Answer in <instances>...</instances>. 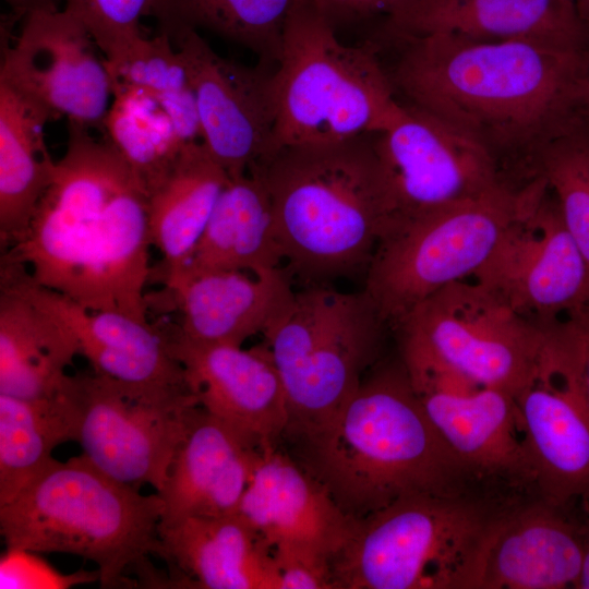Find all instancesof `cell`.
<instances>
[{
    "instance_id": "cell-1",
    "label": "cell",
    "mask_w": 589,
    "mask_h": 589,
    "mask_svg": "<svg viewBox=\"0 0 589 589\" xmlns=\"http://www.w3.org/2000/svg\"><path fill=\"white\" fill-rule=\"evenodd\" d=\"M68 121L65 151L24 232L1 262L95 312L148 321V193L101 134Z\"/></svg>"
},
{
    "instance_id": "cell-2",
    "label": "cell",
    "mask_w": 589,
    "mask_h": 589,
    "mask_svg": "<svg viewBox=\"0 0 589 589\" xmlns=\"http://www.w3.org/2000/svg\"><path fill=\"white\" fill-rule=\"evenodd\" d=\"M381 41L399 48L387 70L395 92L525 175L536 149L578 111L589 49L534 39L430 34Z\"/></svg>"
},
{
    "instance_id": "cell-3",
    "label": "cell",
    "mask_w": 589,
    "mask_h": 589,
    "mask_svg": "<svg viewBox=\"0 0 589 589\" xmlns=\"http://www.w3.org/2000/svg\"><path fill=\"white\" fill-rule=\"evenodd\" d=\"M292 444L356 520L411 495H478L480 481L429 419L401 359L376 363L327 426Z\"/></svg>"
},
{
    "instance_id": "cell-4",
    "label": "cell",
    "mask_w": 589,
    "mask_h": 589,
    "mask_svg": "<svg viewBox=\"0 0 589 589\" xmlns=\"http://www.w3.org/2000/svg\"><path fill=\"white\" fill-rule=\"evenodd\" d=\"M373 136L280 147L255 168L269 192L289 279L313 286L365 274L389 228Z\"/></svg>"
},
{
    "instance_id": "cell-5",
    "label": "cell",
    "mask_w": 589,
    "mask_h": 589,
    "mask_svg": "<svg viewBox=\"0 0 589 589\" xmlns=\"http://www.w3.org/2000/svg\"><path fill=\"white\" fill-rule=\"evenodd\" d=\"M164 501L108 476L83 454L52 459L10 502L0 505L7 549L68 553L96 564L103 588L131 587L127 570L152 584L161 557Z\"/></svg>"
},
{
    "instance_id": "cell-6",
    "label": "cell",
    "mask_w": 589,
    "mask_h": 589,
    "mask_svg": "<svg viewBox=\"0 0 589 589\" xmlns=\"http://www.w3.org/2000/svg\"><path fill=\"white\" fill-rule=\"evenodd\" d=\"M277 149L384 131L402 104L376 46H350L306 0L290 16L273 71Z\"/></svg>"
},
{
    "instance_id": "cell-7",
    "label": "cell",
    "mask_w": 589,
    "mask_h": 589,
    "mask_svg": "<svg viewBox=\"0 0 589 589\" xmlns=\"http://www.w3.org/2000/svg\"><path fill=\"white\" fill-rule=\"evenodd\" d=\"M388 328L363 290L313 285L293 292L263 333L287 398L284 438H308L333 421L377 363Z\"/></svg>"
},
{
    "instance_id": "cell-8",
    "label": "cell",
    "mask_w": 589,
    "mask_h": 589,
    "mask_svg": "<svg viewBox=\"0 0 589 589\" xmlns=\"http://www.w3.org/2000/svg\"><path fill=\"white\" fill-rule=\"evenodd\" d=\"M504 508L479 495L418 494L359 520L332 561L337 589H466L493 518Z\"/></svg>"
},
{
    "instance_id": "cell-9",
    "label": "cell",
    "mask_w": 589,
    "mask_h": 589,
    "mask_svg": "<svg viewBox=\"0 0 589 589\" xmlns=\"http://www.w3.org/2000/svg\"><path fill=\"white\" fill-rule=\"evenodd\" d=\"M520 192L521 183L508 180L418 217L380 242L363 291L390 329L431 294L473 276L515 214Z\"/></svg>"
},
{
    "instance_id": "cell-10",
    "label": "cell",
    "mask_w": 589,
    "mask_h": 589,
    "mask_svg": "<svg viewBox=\"0 0 589 589\" xmlns=\"http://www.w3.org/2000/svg\"><path fill=\"white\" fill-rule=\"evenodd\" d=\"M61 388L77 416L76 442L97 468L139 489L165 486L189 410L191 392L145 388L93 373L67 375Z\"/></svg>"
},
{
    "instance_id": "cell-11",
    "label": "cell",
    "mask_w": 589,
    "mask_h": 589,
    "mask_svg": "<svg viewBox=\"0 0 589 589\" xmlns=\"http://www.w3.org/2000/svg\"><path fill=\"white\" fill-rule=\"evenodd\" d=\"M470 278L541 324L589 306V266L541 176L521 182L515 214Z\"/></svg>"
},
{
    "instance_id": "cell-12",
    "label": "cell",
    "mask_w": 589,
    "mask_h": 589,
    "mask_svg": "<svg viewBox=\"0 0 589 589\" xmlns=\"http://www.w3.org/2000/svg\"><path fill=\"white\" fill-rule=\"evenodd\" d=\"M548 324L531 321L471 278L420 302L395 329L480 386L515 396L529 380Z\"/></svg>"
},
{
    "instance_id": "cell-13",
    "label": "cell",
    "mask_w": 589,
    "mask_h": 589,
    "mask_svg": "<svg viewBox=\"0 0 589 589\" xmlns=\"http://www.w3.org/2000/svg\"><path fill=\"white\" fill-rule=\"evenodd\" d=\"M514 397L538 498L561 509L589 497V408L573 317L548 324L536 366Z\"/></svg>"
},
{
    "instance_id": "cell-14",
    "label": "cell",
    "mask_w": 589,
    "mask_h": 589,
    "mask_svg": "<svg viewBox=\"0 0 589 589\" xmlns=\"http://www.w3.org/2000/svg\"><path fill=\"white\" fill-rule=\"evenodd\" d=\"M373 144L389 207L386 236L510 180L485 147L410 104H402L394 122L374 134Z\"/></svg>"
},
{
    "instance_id": "cell-15",
    "label": "cell",
    "mask_w": 589,
    "mask_h": 589,
    "mask_svg": "<svg viewBox=\"0 0 589 589\" xmlns=\"http://www.w3.org/2000/svg\"><path fill=\"white\" fill-rule=\"evenodd\" d=\"M84 25L65 9L22 19L0 67L3 83L53 117L103 132L112 100V81L104 57ZM98 49V48H97Z\"/></svg>"
},
{
    "instance_id": "cell-16",
    "label": "cell",
    "mask_w": 589,
    "mask_h": 589,
    "mask_svg": "<svg viewBox=\"0 0 589 589\" xmlns=\"http://www.w3.org/2000/svg\"><path fill=\"white\" fill-rule=\"evenodd\" d=\"M192 85L201 140L212 157L237 178L277 151L273 72L218 55L197 31L173 41Z\"/></svg>"
},
{
    "instance_id": "cell-17",
    "label": "cell",
    "mask_w": 589,
    "mask_h": 589,
    "mask_svg": "<svg viewBox=\"0 0 589 589\" xmlns=\"http://www.w3.org/2000/svg\"><path fill=\"white\" fill-rule=\"evenodd\" d=\"M184 368L199 406L259 447L277 446L289 423L285 388L267 347L199 344L154 323Z\"/></svg>"
},
{
    "instance_id": "cell-18",
    "label": "cell",
    "mask_w": 589,
    "mask_h": 589,
    "mask_svg": "<svg viewBox=\"0 0 589 589\" xmlns=\"http://www.w3.org/2000/svg\"><path fill=\"white\" fill-rule=\"evenodd\" d=\"M237 514L271 551L291 548L330 562L349 542L359 522L346 515L325 486L278 445L261 449Z\"/></svg>"
},
{
    "instance_id": "cell-19",
    "label": "cell",
    "mask_w": 589,
    "mask_h": 589,
    "mask_svg": "<svg viewBox=\"0 0 589 589\" xmlns=\"http://www.w3.org/2000/svg\"><path fill=\"white\" fill-rule=\"evenodd\" d=\"M1 278L71 330L93 372L133 386L193 393L184 368L154 323L117 312L89 311L35 284L23 265L1 263Z\"/></svg>"
},
{
    "instance_id": "cell-20",
    "label": "cell",
    "mask_w": 589,
    "mask_h": 589,
    "mask_svg": "<svg viewBox=\"0 0 589 589\" xmlns=\"http://www.w3.org/2000/svg\"><path fill=\"white\" fill-rule=\"evenodd\" d=\"M582 537L540 498L504 507L476 552L466 589H562L575 586Z\"/></svg>"
},
{
    "instance_id": "cell-21",
    "label": "cell",
    "mask_w": 589,
    "mask_h": 589,
    "mask_svg": "<svg viewBox=\"0 0 589 589\" xmlns=\"http://www.w3.org/2000/svg\"><path fill=\"white\" fill-rule=\"evenodd\" d=\"M261 449L201 406H193L158 493L164 501L160 525L237 514Z\"/></svg>"
},
{
    "instance_id": "cell-22",
    "label": "cell",
    "mask_w": 589,
    "mask_h": 589,
    "mask_svg": "<svg viewBox=\"0 0 589 589\" xmlns=\"http://www.w3.org/2000/svg\"><path fill=\"white\" fill-rule=\"evenodd\" d=\"M157 306L179 314L176 332L194 342L242 346L263 334L293 296L283 269L264 274L215 271L179 277L163 286Z\"/></svg>"
},
{
    "instance_id": "cell-23",
    "label": "cell",
    "mask_w": 589,
    "mask_h": 589,
    "mask_svg": "<svg viewBox=\"0 0 589 589\" xmlns=\"http://www.w3.org/2000/svg\"><path fill=\"white\" fill-rule=\"evenodd\" d=\"M430 34L589 49V36L566 0H416L385 19L377 37Z\"/></svg>"
},
{
    "instance_id": "cell-24",
    "label": "cell",
    "mask_w": 589,
    "mask_h": 589,
    "mask_svg": "<svg viewBox=\"0 0 589 589\" xmlns=\"http://www.w3.org/2000/svg\"><path fill=\"white\" fill-rule=\"evenodd\" d=\"M429 419L480 481L534 490V474L515 397L479 387L466 394L417 395Z\"/></svg>"
},
{
    "instance_id": "cell-25",
    "label": "cell",
    "mask_w": 589,
    "mask_h": 589,
    "mask_svg": "<svg viewBox=\"0 0 589 589\" xmlns=\"http://www.w3.org/2000/svg\"><path fill=\"white\" fill-rule=\"evenodd\" d=\"M170 585L202 589H280L271 549L238 514L159 525Z\"/></svg>"
},
{
    "instance_id": "cell-26",
    "label": "cell",
    "mask_w": 589,
    "mask_h": 589,
    "mask_svg": "<svg viewBox=\"0 0 589 589\" xmlns=\"http://www.w3.org/2000/svg\"><path fill=\"white\" fill-rule=\"evenodd\" d=\"M283 262L269 192L257 169L229 181L179 277L215 271L264 274Z\"/></svg>"
},
{
    "instance_id": "cell-27",
    "label": "cell",
    "mask_w": 589,
    "mask_h": 589,
    "mask_svg": "<svg viewBox=\"0 0 589 589\" xmlns=\"http://www.w3.org/2000/svg\"><path fill=\"white\" fill-rule=\"evenodd\" d=\"M229 176L200 142L185 144L164 178L148 192L152 247L161 261L152 268L159 284L191 256Z\"/></svg>"
},
{
    "instance_id": "cell-28",
    "label": "cell",
    "mask_w": 589,
    "mask_h": 589,
    "mask_svg": "<svg viewBox=\"0 0 589 589\" xmlns=\"http://www.w3.org/2000/svg\"><path fill=\"white\" fill-rule=\"evenodd\" d=\"M77 354L71 330L1 278L0 394L26 399L56 395Z\"/></svg>"
},
{
    "instance_id": "cell-29",
    "label": "cell",
    "mask_w": 589,
    "mask_h": 589,
    "mask_svg": "<svg viewBox=\"0 0 589 589\" xmlns=\"http://www.w3.org/2000/svg\"><path fill=\"white\" fill-rule=\"evenodd\" d=\"M52 115L0 83V240L8 247L26 229L49 187L56 163L46 144Z\"/></svg>"
},
{
    "instance_id": "cell-30",
    "label": "cell",
    "mask_w": 589,
    "mask_h": 589,
    "mask_svg": "<svg viewBox=\"0 0 589 589\" xmlns=\"http://www.w3.org/2000/svg\"><path fill=\"white\" fill-rule=\"evenodd\" d=\"M306 0H155L157 33L173 41L207 29L255 53L266 67L277 64L291 14Z\"/></svg>"
},
{
    "instance_id": "cell-31",
    "label": "cell",
    "mask_w": 589,
    "mask_h": 589,
    "mask_svg": "<svg viewBox=\"0 0 589 589\" xmlns=\"http://www.w3.org/2000/svg\"><path fill=\"white\" fill-rule=\"evenodd\" d=\"M76 437V411L61 387L45 398L0 394V505L53 459L56 447Z\"/></svg>"
},
{
    "instance_id": "cell-32",
    "label": "cell",
    "mask_w": 589,
    "mask_h": 589,
    "mask_svg": "<svg viewBox=\"0 0 589 589\" xmlns=\"http://www.w3.org/2000/svg\"><path fill=\"white\" fill-rule=\"evenodd\" d=\"M101 134L129 163L147 193L164 178L188 144L152 93L124 83L112 85V100Z\"/></svg>"
},
{
    "instance_id": "cell-33",
    "label": "cell",
    "mask_w": 589,
    "mask_h": 589,
    "mask_svg": "<svg viewBox=\"0 0 589 589\" xmlns=\"http://www.w3.org/2000/svg\"><path fill=\"white\" fill-rule=\"evenodd\" d=\"M532 175L545 180L589 266V123L579 111L536 149L526 168Z\"/></svg>"
},
{
    "instance_id": "cell-34",
    "label": "cell",
    "mask_w": 589,
    "mask_h": 589,
    "mask_svg": "<svg viewBox=\"0 0 589 589\" xmlns=\"http://www.w3.org/2000/svg\"><path fill=\"white\" fill-rule=\"evenodd\" d=\"M110 77L112 85L124 83L152 93L172 119L183 142H202L195 95L185 65L166 35L142 36Z\"/></svg>"
},
{
    "instance_id": "cell-35",
    "label": "cell",
    "mask_w": 589,
    "mask_h": 589,
    "mask_svg": "<svg viewBox=\"0 0 589 589\" xmlns=\"http://www.w3.org/2000/svg\"><path fill=\"white\" fill-rule=\"evenodd\" d=\"M64 9L87 29L109 74L142 37L140 22L152 15L155 0H63Z\"/></svg>"
},
{
    "instance_id": "cell-36",
    "label": "cell",
    "mask_w": 589,
    "mask_h": 589,
    "mask_svg": "<svg viewBox=\"0 0 589 589\" xmlns=\"http://www.w3.org/2000/svg\"><path fill=\"white\" fill-rule=\"evenodd\" d=\"M99 570L62 574L36 552L7 549L0 560L1 589H67L99 580Z\"/></svg>"
},
{
    "instance_id": "cell-37",
    "label": "cell",
    "mask_w": 589,
    "mask_h": 589,
    "mask_svg": "<svg viewBox=\"0 0 589 589\" xmlns=\"http://www.w3.org/2000/svg\"><path fill=\"white\" fill-rule=\"evenodd\" d=\"M272 553L280 589H337L328 558L291 548L275 549Z\"/></svg>"
},
{
    "instance_id": "cell-38",
    "label": "cell",
    "mask_w": 589,
    "mask_h": 589,
    "mask_svg": "<svg viewBox=\"0 0 589 589\" xmlns=\"http://www.w3.org/2000/svg\"><path fill=\"white\" fill-rule=\"evenodd\" d=\"M413 1L416 0H309L336 32L378 16L385 20Z\"/></svg>"
},
{
    "instance_id": "cell-39",
    "label": "cell",
    "mask_w": 589,
    "mask_h": 589,
    "mask_svg": "<svg viewBox=\"0 0 589 589\" xmlns=\"http://www.w3.org/2000/svg\"><path fill=\"white\" fill-rule=\"evenodd\" d=\"M572 316L576 321L580 337L581 373L586 400L589 408V306Z\"/></svg>"
},
{
    "instance_id": "cell-40",
    "label": "cell",
    "mask_w": 589,
    "mask_h": 589,
    "mask_svg": "<svg viewBox=\"0 0 589 589\" xmlns=\"http://www.w3.org/2000/svg\"><path fill=\"white\" fill-rule=\"evenodd\" d=\"M19 20L34 12L58 11L63 0H4Z\"/></svg>"
},
{
    "instance_id": "cell-41",
    "label": "cell",
    "mask_w": 589,
    "mask_h": 589,
    "mask_svg": "<svg viewBox=\"0 0 589 589\" xmlns=\"http://www.w3.org/2000/svg\"><path fill=\"white\" fill-rule=\"evenodd\" d=\"M575 588L589 589V530L582 537V556L578 578Z\"/></svg>"
},
{
    "instance_id": "cell-42",
    "label": "cell",
    "mask_w": 589,
    "mask_h": 589,
    "mask_svg": "<svg viewBox=\"0 0 589 589\" xmlns=\"http://www.w3.org/2000/svg\"><path fill=\"white\" fill-rule=\"evenodd\" d=\"M576 103L578 110L589 109V63L578 83Z\"/></svg>"
},
{
    "instance_id": "cell-43",
    "label": "cell",
    "mask_w": 589,
    "mask_h": 589,
    "mask_svg": "<svg viewBox=\"0 0 589 589\" xmlns=\"http://www.w3.org/2000/svg\"><path fill=\"white\" fill-rule=\"evenodd\" d=\"M576 14L589 36V0H573Z\"/></svg>"
},
{
    "instance_id": "cell-44",
    "label": "cell",
    "mask_w": 589,
    "mask_h": 589,
    "mask_svg": "<svg viewBox=\"0 0 589 589\" xmlns=\"http://www.w3.org/2000/svg\"><path fill=\"white\" fill-rule=\"evenodd\" d=\"M589 123V109L578 110Z\"/></svg>"
},
{
    "instance_id": "cell-45",
    "label": "cell",
    "mask_w": 589,
    "mask_h": 589,
    "mask_svg": "<svg viewBox=\"0 0 589 589\" xmlns=\"http://www.w3.org/2000/svg\"><path fill=\"white\" fill-rule=\"evenodd\" d=\"M566 1H568V2L570 3V4H573V5H574V2H573V0H566Z\"/></svg>"
}]
</instances>
